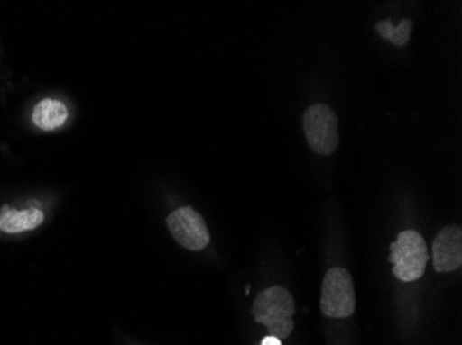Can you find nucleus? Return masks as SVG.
Instances as JSON below:
<instances>
[{"label":"nucleus","instance_id":"obj_1","mask_svg":"<svg viewBox=\"0 0 462 345\" xmlns=\"http://www.w3.org/2000/svg\"><path fill=\"white\" fill-rule=\"evenodd\" d=\"M295 301L287 289L273 286L259 293L252 305V315L256 322L266 326L270 336L288 339L292 333Z\"/></svg>","mask_w":462,"mask_h":345},{"label":"nucleus","instance_id":"obj_4","mask_svg":"<svg viewBox=\"0 0 462 345\" xmlns=\"http://www.w3.org/2000/svg\"><path fill=\"white\" fill-rule=\"evenodd\" d=\"M303 131L316 154L331 155L338 148V116L327 104L309 106L303 115Z\"/></svg>","mask_w":462,"mask_h":345},{"label":"nucleus","instance_id":"obj_7","mask_svg":"<svg viewBox=\"0 0 462 345\" xmlns=\"http://www.w3.org/2000/svg\"><path fill=\"white\" fill-rule=\"evenodd\" d=\"M45 222V214L39 209L15 210L5 204L0 210V231L20 233L32 231Z\"/></svg>","mask_w":462,"mask_h":345},{"label":"nucleus","instance_id":"obj_6","mask_svg":"<svg viewBox=\"0 0 462 345\" xmlns=\"http://www.w3.org/2000/svg\"><path fill=\"white\" fill-rule=\"evenodd\" d=\"M433 267L438 272L456 271L462 264V230L448 225L436 236L432 245Z\"/></svg>","mask_w":462,"mask_h":345},{"label":"nucleus","instance_id":"obj_2","mask_svg":"<svg viewBox=\"0 0 462 345\" xmlns=\"http://www.w3.org/2000/svg\"><path fill=\"white\" fill-rule=\"evenodd\" d=\"M428 248L421 233L414 230L403 231L391 245L389 261L393 264V275L402 282H415L425 274Z\"/></svg>","mask_w":462,"mask_h":345},{"label":"nucleus","instance_id":"obj_3","mask_svg":"<svg viewBox=\"0 0 462 345\" xmlns=\"http://www.w3.org/2000/svg\"><path fill=\"white\" fill-rule=\"evenodd\" d=\"M320 308L328 318H349L355 313V285L347 269L335 267L327 272L321 286Z\"/></svg>","mask_w":462,"mask_h":345},{"label":"nucleus","instance_id":"obj_10","mask_svg":"<svg viewBox=\"0 0 462 345\" xmlns=\"http://www.w3.org/2000/svg\"><path fill=\"white\" fill-rule=\"evenodd\" d=\"M259 345H282V340L277 339V337L267 336L262 340L261 344Z\"/></svg>","mask_w":462,"mask_h":345},{"label":"nucleus","instance_id":"obj_9","mask_svg":"<svg viewBox=\"0 0 462 345\" xmlns=\"http://www.w3.org/2000/svg\"><path fill=\"white\" fill-rule=\"evenodd\" d=\"M375 30L385 41H391L392 45L404 46L409 43L411 35L412 21L410 18H403L401 24L393 27L391 20L386 18L376 24Z\"/></svg>","mask_w":462,"mask_h":345},{"label":"nucleus","instance_id":"obj_5","mask_svg":"<svg viewBox=\"0 0 462 345\" xmlns=\"http://www.w3.org/2000/svg\"><path fill=\"white\" fill-rule=\"evenodd\" d=\"M166 225L176 242L191 251H199L211 242V235L202 215L193 207H180L171 213Z\"/></svg>","mask_w":462,"mask_h":345},{"label":"nucleus","instance_id":"obj_8","mask_svg":"<svg viewBox=\"0 0 462 345\" xmlns=\"http://www.w3.org/2000/svg\"><path fill=\"white\" fill-rule=\"evenodd\" d=\"M69 119V110L61 101L46 100L41 101L33 110L32 121L42 131L51 132L62 126Z\"/></svg>","mask_w":462,"mask_h":345}]
</instances>
